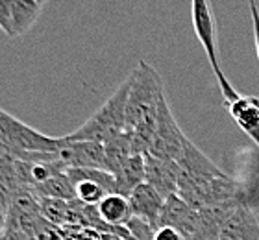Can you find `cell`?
<instances>
[{
	"instance_id": "7",
	"label": "cell",
	"mask_w": 259,
	"mask_h": 240,
	"mask_svg": "<svg viewBox=\"0 0 259 240\" xmlns=\"http://www.w3.org/2000/svg\"><path fill=\"white\" fill-rule=\"evenodd\" d=\"M60 159L67 168L80 166L106 170V146L93 140H65L63 148L60 150Z\"/></svg>"
},
{
	"instance_id": "22",
	"label": "cell",
	"mask_w": 259,
	"mask_h": 240,
	"mask_svg": "<svg viewBox=\"0 0 259 240\" xmlns=\"http://www.w3.org/2000/svg\"><path fill=\"white\" fill-rule=\"evenodd\" d=\"M154 240H185V238L178 229L168 227V225H163V227H157L156 229Z\"/></svg>"
},
{
	"instance_id": "4",
	"label": "cell",
	"mask_w": 259,
	"mask_h": 240,
	"mask_svg": "<svg viewBox=\"0 0 259 240\" xmlns=\"http://www.w3.org/2000/svg\"><path fill=\"white\" fill-rule=\"evenodd\" d=\"M191 19H193L194 35H196L198 43L204 48L205 56L209 59L211 69L215 72L217 81L221 85V91L224 94V104L237 100L241 94L228 81L226 74L222 72L221 61H219V52H217V48H219L217 46V22L209 0H191Z\"/></svg>"
},
{
	"instance_id": "21",
	"label": "cell",
	"mask_w": 259,
	"mask_h": 240,
	"mask_svg": "<svg viewBox=\"0 0 259 240\" xmlns=\"http://www.w3.org/2000/svg\"><path fill=\"white\" fill-rule=\"evenodd\" d=\"M19 163H21V159L15 155V152L0 140V170L13 172V170H17Z\"/></svg>"
},
{
	"instance_id": "1",
	"label": "cell",
	"mask_w": 259,
	"mask_h": 240,
	"mask_svg": "<svg viewBox=\"0 0 259 240\" xmlns=\"http://www.w3.org/2000/svg\"><path fill=\"white\" fill-rule=\"evenodd\" d=\"M0 140L10 146L21 161L39 163V161L60 159L63 148V137H50L35 128L15 118L11 113L0 107Z\"/></svg>"
},
{
	"instance_id": "10",
	"label": "cell",
	"mask_w": 259,
	"mask_h": 240,
	"mask_svg": "<svg viewBox=\"0 0 259 240\" xmlns=\"http://www.w3.org/2000/svg\"><path fill=\"white\" fill-rule=\"evenodd\" d=\"M168 225L178 229L185 240H194V231H196V209L182 200L178 194H172L165 200L161 218H159V227Z\"/></svg>"
},
{
	"instance_id": "23",
	"label": "cell",
	"mask_w": 259,
	"mask_h": 240,
	"mask_svg": "<svg viewBox=\"0 0 259 240\" xmlns=\"http://www.w3.org/2000/svg\"><path fill=\"white\" fill-rule=\"evenodd\" d=\"M250 17H252V26H254V43H255V54L259 59V8L255 0H250Z\"/></svg>"
},
{
	"instance_id": "15",
	"label": "cell",
	"mask_w": 259,
	"mask_h": 240,
	"mask_svg": "<svg viewBox=\"0 0 259 240\" xmlns=\"http://www.w3.org/2000/svg\"><path fill=\"white\" fill-rule=\"evenodd\" d=\"M106 146V170L111 174H117L120 166L134 155V146H132V131H122L115 139L108 140Z\"/></svg>"
},
{
	"instance_id": "11",
	"label": "cell",
	"mask_w": 259,
	"mask_h": 240,
	"mask_svg": "<svg viewBox=\"0 0 259 240\" xmlns=\"http://www.w3.org/2000/svg\"><path fill=\"white\" fill-rule=\"evenodd\" d=\"M219 240H259V222L246 203H239L222 224Z\"/></svg>"
},
{
	"instance_id": "5",
	"label": "cell",
	"mask_w": 259,
	"mask_h": 240,
	"mask_svg": "<svg viewBox=\"0 0 259 240\" xmlns=\"http://www.w3.org/2000/svg\"><path fill=\"white\" fill-rule=\"evenodd\" d=\"M185 140H187V137L174 118L167 94H163L159 100V107H157L156 133H154V140L150 144L148 154L159 157V159L178 161L184 154Z\"/></svg>"
},
{
	"instance_id": "25",
	"label": "cell",
	"mask_w": 259,
	"mask_h": 240,
	"mask_svg": "<svg viewBox=\"0 0 259 240\" xmlns=\"http://www.w3.org/2000/svg\"><path fill=\"white\" fill-rule=\"evenodd\" d=\"M35 2H39V4H45V2H49V0H35Z\"/></svg>"
},
{
	"instance_id": "2",
	"label": "cell",
	"mask_w": 259,
	"mask_h": 240,
	"mask_svg": "<svg viewBox=\"0 0 259 240\" xmlns=\"http://www.w3.org/2000/svg\"><path fill=\"white\" fill-rule=\"evenodd\" d=\"M132 89V74L120 83L115 92L104 102L97 113H93L80 128L65 135V140H93L106 144L126 129V106Z\"/></svg>"
},
{
	"instance_id": "14",
	"label": "cell",
	"mask_w": 259,
	"mask_h": 240,
	"mask_svg": "<svg viewBox=\"0 0 259 240\" xmlns=\"http://www.w3.org/2000/svg\"><path fill=\"white\" fill-rule=\"evenodd\" d=\"M117 192L128 198L141 183H145V155L134 154L115 174Z\"/></svg>"
},
{
	"instance_id": "8",
	"label": "cell",
	"mask_w": 259,
	"mask_h": 240,
	"mask_svg": "<svg viewBox=\"0 0 259 240\" xmlns=\"http://www.w3.org/2000/svg\"><path fill=\"white\" fill-rule=\"evenodd\" d=\"M145 181L156 188L161 196L168 198L178 194L180 166L178 161L159 159L154 155H145Z\"/></svg>"
},
{
	"instance_id": "6",
	"label": "cell",
	"mask_w": 259,
	"mask_h": 240,
	"mask_svg": "<svg viewBox=\"0 0 259 240\" xmlns=\"http://www.w3.org/2000/svg\"><path fill=\"white\" fill-rule=\"evenodd\" d=\"M180 166V181L178 192H184L191 187H196L200 183L215 179V177L226 176L202 150L193 144L189 139L185 140V148L182 157L178 159Z\"/></svg>"
},
{
	"instance_id": "18",
	"label": "cell",
	"mask_w": 259,
	"mask_h": 240,
	"mask_svg": "<svg viewBox=\"0 0 259 240\" xmlns=\"http://www.w3.org/2000/svg\"><path fill=\"white\" fill-rule=\"evenodd\" d=\"M74 187H76V200L85 203V205H98L104 198L108 196V190L95 181H80L76 183Z\"/></svg>"
},
{
	"instance_id": "12",
	"label": "cell",
	"mask_w": 259,
	"mask_h": 240,
	"mask_svg": "<svg viewBox=\"0 0 259 240\" xmlns=\"http://www.w3.org/2000/svg\"><path fill=\"white\" fill-rule=\"evenodd\" d=\"M239 128L259 146V98L257 96H239L237 100L224 104Z\"/></svg>"
},
{
	"instance_id": "24",
	"label": "cell",
	"mask_w": 259,
	"mask_h": 240,
	"mask_svg": "<svg viewBox=\"0 0 259 240\" xmlns=\"http://www.w3.org/2000/svg\"><path fill=\"white\" fill-rule=\"evenodd\" d=\"M6 224H8V209L0 205V238H2V235H4Z\"/></svg>"
},
{
	"instance_id": "19",
	"label": "cell",
	"mask_w": 259,
	"mask_h": 240,
	"mask_svg": "<svg viewBox=\"0 0 259 240\" xmlns=\"http://www.w3.org/2000/svg\"><path fill=\"white\" fill-rule=\"evenodd\" d=\"M126 229L130 231L132 240H154V233H156V227H152L150 224H146L145 220L137 216H134L126 224Z\"/></svg>"
},
{
	"instance_id": "20",
	"label": "cell",
	"mask_w": 259,
	"mask_h": 240,
	"mask_svg": "<svg viewBox=\"0 0 259 240\" xmlns=\"http://www.w3.org/2000/svg\"><path fill=\"white\" fill-rule=\"evenodd\" d=\"M13 4L15 0H0V30L10 37L13 32Z\"/></svg>"
},
{
	"instance_id": "3",
	"label": "cell",
	"mask_w": 259,
	"mask_h": 240,
	"mask_svg": "<svg viewBox=\"0 0 259 240\" xmlns=\"http://www.w3.org/2000/svg\"><path fill=\"white\" fill-rule=\"evenodd\" d=\"M163 94H167V91L159 72L146 61H139L132 72V89L126 106V131H134L141 122L156 118Z\"/></svg>"
},
{
	"instance_id": "16",
	"label": "cell",
	"mask_w": 259,
	"mask_h": 240,
	"mask_svg": "<svg viewBox=\"0 0 259 240\" xmlns=\"http://www.w3.org/2000/svg\"><path fill=\"white\" fill-rule=\"evenodd\" d=\"M33 190L41 198H54V200H63V202H74L76 200V187L67 177L65 170L58 172L54 176H50L47 181L35 185Z\"/></svg>"
},
{
	"instance_id": "13",
	"label": "cell",
	"mask_w": 259,
	"mask_h": 240,
	"mask_svg": "<svg viewBox=\"0 0 259 240\" xmlns=\"http://www.w3.org/2000/svg\"><path fill=\"white\" fill-rule=\"evenodd\" d=\"M100 218L109 225H126L130 220L134 218L130 200L119 192H111L104 198L102 202L97 205Z\"/></svg>"
},
{
	"instance_id": "9",
	"label": "cell",
	"mask_w": 259,
	"mask_h": 240,
	"mask_svg": "<svg viewBox=\"0 0 259 240\" xmlns=\"http://www.w3.org/2000/svg\"><path fill=\"white\" fill-rule=\"evenodd\" d=\"M128 200H130V205H132L134 216L145 220L146 224H150L156 229L159 227V218H161L167 198L161 196L156 188L145 181L130 194Z\"/></svg>"
},
{
	"instance_id": "17",
	"label": "cell",
	"mask_w": 259,
	"mask_h": 240,
	"mask_svg": "<svg viewBox=\"0 0 259 240\" xmlns=\"http://www.w3.org/2000/svg\"><path fill=\"white\" fill-rule=\"evenodd\" d=\"M67 177H69L72 185L80 181H95L100 187L108 190V194L117 192V183H115V176L108 170H100V168H80V166H69L65 170Z\"/></svg>"
}]
</instances>
